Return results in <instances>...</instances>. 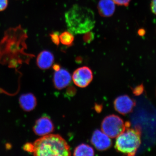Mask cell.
I'll use <instances>...</instances> for the list:
<instances>
[{
  "mask_svg": "<svg viewBox=\"0 0 156 156\" xmlns=\"http://www.w3.org/2000/svg\"><path fill=\"white\" fill-rule=\"evenodd\" d=\"M27 38V32L20 25L7 29L0 41V63L15 67L34 57L25 51Z\"/></svg>",
  "mask_w": 156,
  "mask_h": 156,
  "instance_id": "6da1fadb",
  "label": "cell"
},
{
  "mask_svg": "<svg viewBox=\"0 0 156 156\" xmlns=\"http://www.w3.org/2000/svg\"><path fill=\"white\" fill-rule=\"evenodd\" d=\"M65 17L68 29L73 34H86L95 27V14L87 7L74 5L66 11Z\"/></svg>",
  "mask_w": 156,
  "mask_h": 156,
  "instance_id": "7a4b0ae2",
  "label": "cell"
},
{
  "mask_svg": "<svg viewBox=\"0 0 156 156\" xmlns=\"http://www.w3.org/2000/svg\"><path fill=\"white\" fill-rule=\"evenodd\" d=\"M33 144V153L35 156H69V146L60 135L48 134L37 140Z\"/></svg>",
  "mask_w": 156,
  "mask_h": 156,
  "instance_id": "3957f363",
  "label": "cell"
},
{
  "mask_svg": "<svg viewBox=\"0 0 156 156\" xmlns=\"http://www.w3.org/2000/svg\"><path fill=\"white\" fill-rule=\"evenodd\" d=\"M130 126L127 122L126 129L117 136L115 147L119 152L134 156L141 144V131L140 128H131Z\"/></svg>",
  "mask_w": 156,
  "mask_h": 156,
  "instance_id": "277c9868",
  "label": "cell"
},
{
  "mask_svg": "<svg viewBox=\"0 0 156 156\" xmlns=\"http://www.w3.org/2000/svg\"><path fill=\"white\" fill-rule=\"evenodd\" d=\"M127 122L124 123L120 117L112 115L105 117L102 123V131L110 138H115L119 136L126 129Z\"/></svg>",
  "mask_w": 156,
  "mask_h": 156,
  "instance_id": "5b68a950",
  "label": "cell"
},
{
  "mask_svg": "<svg viewBox=\"0 0 156 156\" xmlns=\"http://www.w3.org/2000/svg\"><path fill=\"white\" fill-rule=\"evenodd\" d=\"M74 83L80 88L87 87L93 79L92 71L87 66L79 68L75 71L72 76Z\"/></svg>",
  "mask_w": 156,
  "mask_h": 156,
  "instance_id": "8992f818",
  "label": "cell"
},
{
  "mask_svg": "<svg viewBox=\"0 0 156 156\" xmlns=\"http://www.w3.org/2000/svg\"><path fill=\"white\" fill-rule=\"evenodd\" d=\"M91 142L97 150L105 151L110 147L112 140L110 137L103 131L96 130L91 137Z\"/></svg>",
  "mask_w": 156,
  "mask_h": 156,
  "instance_id": "52a82bcc",
  "label": "cell"
},
{
  "mask_svg": "<svg viewBox=\"0 0 156 156\" xmlns=\"http://www.w3.org/2000/svg\"><path fill=\"white\" fill-rule=\"evenodd\" d=\"M135 102L127 95H123L116 98L114 101L115 109L122 115H126L132 111Z\"/></svg>",
  "mask_w": 156,
  "mask_h": 156,
  "instance_id": "ba28073f",
  "label": "cell"
},
{
  "mask_svg": "<svg viewBox=\"0 0 156 156\" xmlns=\"http://www.w3.org/2000/svg\"><path fill=\"white\" fill-rule=\"evenodd\" d=\"M71 80V76L67 70L60 68L55 71L53 82L56 89H64L69 85Z\"/></svg>",
  "mask_w": 156,
  "mask_h": 156,
  "instance_id": "9c48e42d",
  "label": "cell"
},
{
  "mask_svg": "<svg viewBox=\"0 0 156 156\" xmlns=\"http://www.w3.org/2000/svg\"><path fill=\"white\" fill-rule=\"evenodd\" d=\"M34 129L35 133L37 135L44 136L53 131L54 126L50 118L44 117L41 118L37 121Z\"/></svg>",
  "mask_w": 156,
  "mask_h": 156,
  "instance_id": "30bf717a",
  "label": "cell"
},
{
  "mask_svg": "<svg viewBox=\"0 0 156 156\" xmlns=\"http://www.w3.org/2000/svg\"><path fill=\"white\" fill-rule=\"evenodd\" d=\"M54 60L53 53L48 50H44L39 53L37 57V65L41 69H47L52 66Z\"/></svg>",
  "mask_w": 156,
  "mask_h": 156,
  "instance_id": "8fae6325",
  "label": "cell"
},
{
  "mask_svg": "<svg viewBox=\"0 0 156 156\" xmlns=\"http://www.w3.org/2000/svg\"><path fill=\"white\" fill-rule=\"evenodd\" d=\"M98 10L102 17H111L115 10V4L112 0H100L98 5Z\"/></svg>",
  "mask_w": 156,
  "mask_h": 156,
  "instance_id": "7c38bea8",
  "label": "cell"
},
{
  "mask_svg": "<svg viewBox=\"0 0 156 156\" xmlns=\"http://www.w3.org/2000/svg\"><path fill=\"white\" fill-rule=\"evenodd\" d=\"M20 102L21 107L27 111L33 109L36 105L35 98L31 94L22 95L20 99Z\"/></svg>",
  "mask_w": 156,
  "mask_h": 156,
  "instance_id": "4fadbf2b",
  "label": "cell"
},
{
  "mask_svg": "<svg viewBox=\"0 0 156 156\" xmlns=\"http://www.w3.org/2000/svg\"><path fill=\"white\" fill-rule=\"evenodd\" d=\"M94 151L93 148L87 144H80L76 148L74 151L75 156H93Z\"/></svg>",
  "mask_w": 156,
  "mask_h": 156,
  "instance_id": "5bb4252c",
  "label": "cell"
},
{
  "mask_svg": "<svg viewBox=\"0 0 156 156\" xmlns=\"http://www.w3.org/2000/svg\"><path fill=\"white\" fill-rule=\"evenodd\" d=\"M74 40L73 35L69 31H65L59 35V41L62 44L65 46L73 45Z\"/></svg>",
  "mask_w": 156,
  "mask_h": 156,
  "instance_id": "9a60e30c",
  "label": "cell"
},
{
  "mask_svg": "<svg viewBox=\"0 0 156 156\" xmlns=\"http://www.w3.org/2000/svg\"><path fill=\"white\" fill-rule=\"evenodd\" d=\"M50 36L52 42L58 46L59 44V42H60V41H59V36L58 35V34H56V33H52L50 34Z\"/></svg>",
  "mask_w": 156,
  "mask_h": 156,
  "instance_id": "2e32d148",
  "label": "cell"
},
{
  "mask_svg": "<svg viewBox=\"0 0 156 156\" xmlns=\"http://www.w3.org/2000/svg\"><path fill=\"white\" fill-rule=\"evenodd\" d=\"M115 4L120 6H128L131 0H112Z\"/></svg>",
  "mask_w": 156,
  "mask_h": 156,
  "instance_id": "e0dca14e",
  "label": "cell"
},
{
  "mask_svg": "<svg viewBox=\"0 0 156 156\" xmlns=\"http://www.w3.org/2000/svg\"><path fill=\"white\" fill-rule=\"evenodd\" d=\"M8 0H0V12L5 11L8 6Z\"/></svg>",
  "mask_w": 156,
  "mask_h": 156,
  "instance_id": "ac0fdd59",
  "label": "cell"
},
{
  "mask_svg": "<svg viewBox=\"0 0 156 156\" xmlns=\"http://www.w3.org/2000/svg\"><path fill=\"white\" fill-rule=\"evenodd\" d=\"M143 90V87L142 85H140V86L136 87L133 91V92L135 95H138L142 93Z\"/></svg>",
  "mask_w": 156,
  "mask_h": 156,
  "instance_id": "d6986e66",
  "label": "cell"
},
{
  "mask_svg": "<svg viewBox=\"0 0 156 156\" xmlns=\"http://www.w3.org/2000/svg\"><path fill=\"white\" fill-rule=\"evenodd\" d=\"M24 150L28 152L33 153V144L30 143H27L24 145Z\"/></svg>",
  "mask_w": 156,
  "mask_h": 156,
  "instance_id": "ffe728a7",
  "label": "cell"
},
{
  "mask_svg": "<svg viewBox=\"0 0 156 156\" xmlns=\"http://www.w3.org/2000/svg\"><path fill=\"white\" fill-rule=\"evenodd\" d=\"M86 34H85L86 35H85L84 37V41L86 42L90 41H92L93 38V34L89 32Z\"/></svg>",
  "mask_w": 156,
  "mask_h": 156,
  "instance_id": "44dd1931",
  "label": "cell"
},
{
  "mask_svg": "<svg viewBox=\"0 0 156 156\" xmlns=\"http://www.w3.org/2000/svg\"><path fill=\"white\" fill-rule=\"evenodd\" d=\"M151 9L152 13L156 15V0L151 1Z\"/></svg>",
  "mask_w": 156,
  "mask_h": 156,
  "instance_id": "7402d4cb",
  "label": "cell"
},
{
  "mask_svg": "<svg viewBox=\"0 0 156 156\" xmlns=\"http://www.w3.org/2000/svg\"><path fill=\"white\" fill-rule=\"evenodd\" d=\"M59 69H60L59 66L57 65H56L54 66V69H55V71Z\"/></svg>",
  "mask_w": 156,
  "mask_h": 156,
  "instance_id": "603a6c76",
  "label": "cell"
}]
</instances>
